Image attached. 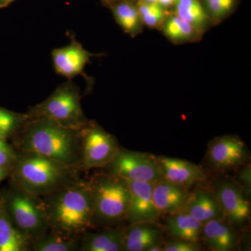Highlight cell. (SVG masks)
<instances>
[{"label": "cell", "mask_w": 251, "mask_h": 251, "mask_svg": "<svg viewBox=\"0 0 251 251\" xmlns=\"http://www.w3.org/2000/svg\"><path fill=\"white\" fill-rule=\"evenodd\" d=\"M9 217L20 232L33 241L45 235L50 228L40 198L18 188L8 201Z\"/></svg>", "instance_id": "obj_5"}, {"label": "cell", "mask_w": 251, "mask_h": 251, "mask_svg": "<svg viewBox=\"0 0 251 251\" xmlns=\"http://www.w3.org/2000/svg\"><path fill=\"white\" fill-rule=\"evenodd\" d=\"M18 120L11 112L0 108V136L5 138L14 130Z\"/></svg>", "instance_id": "obj_28"}, {"label": "cell", "mask_w": 251, "mask_h": 251, "mask_svg": "<svg viewBox=\"0 0 251 251\" xmlns=\"http://www.w3.org/2000/svg\"><path fill=\"white\" fill-rule=\"evenodd\" d=\"M9 1V0H0V3L4 2V1Z\"/></svg>", "instance_id": "obj_34"}, {"label": "cell", "mask_w": 251, "mask_h": 251, "mask_svg": "<svg viewBox=\"0 0 251 251\" xmlns=\"http://www.w3.org/2000/svg\"><path fill=\"white\" fill-rule=\"evenodd\" d=\"M166 18V9L158 4L155 9L141 17L140 19L143 25L151 29H157L162 27Z\"/></svg>", "instance_id": "obj_26"}, {"label": "cell", "mask_w": 251, "mask_h": 251, "mask_svg": "<svg viewBox=\"0 0 251 251\" xmlns=\"http://www.w3.org/2000/svg\"><path fill=\"white\" fill-rule=\"evenodd\" d=\"M249 156V149L242 139L236 135H226L211 140L206 156L211 168L227 171L245 165Z\"/></svg>", "instance_id": "obj_10"}, {"label": "cell", "mask_w": 251, "mask_h": 251, "mask_svg": "<svg viewBox=\"0 0 251 251\" xmlns=\"http://www.w3.org/2000/svg\"><path fill=\"white\" fill-rule=\"evenodd\" d=\"M15 178L18 187L38 196L53 193L80 179V168L68 166L34 153L23 152L16 159Z\"/></svg>", "instance_id": "obj_3"}, {"label": "cell", "mask_w": 251, "mask_h": 251, "mask_svg": "<svg viewBox=\"0 0 251 251\" xmlns=\"http://www.w3.org/2000/svg\"><path fill=\"white\" fill-rule=\"evenodd\" d=\"M189 195L188 188L166 180L153 184V202L161 215H169L185 210Z\"/></svg>", "instance_id": "obj_13"}, {"label": "cell", "mask_w": 251, "mask_h": 251, "mask_svg": "<svg viewBox=\"0 0 251 251\" xmlns=\"http://www.w3.org/2000/svg\"><path fill=\"white\" fill-rule=\"evenodd\" d=\"M185 210L202 224L212 220L226 219L212 191L202 186L190 193Z\"/></svg>", "instance_id": "obj_16"}, {"label": "cell", "mask_w": 251, "mask_h": 251, "mask_svg": "<svg viewBox=\"0 0 251 251\" xmlns=\"http://www.w3.org/2000/svg\"><path fill=\"white\" fill-rule=\"evenodd\" d=\"M6 173V167L0 166V181L4 177Z\"/></svg>", "instance_id": "obj_32"}, {"label": "cell", "mask_w": 251, "mask_h": 251, "mask_svg": "<svg viewBox=\"0 0 251 251\" xmlns=\"http://www.w3.org/2000/svg\"><path fill=\"white\" fill-rule=\"evenodd\" d=\"M90 181L94 202L91 228L118 227L126 221L129 204L128 182L109 173L97 175Z\"/></svg>", "instance_id": "obj_4"}, {"label": "cell", "mask_w": 251, "mask_h": 251, "mask_svg": "<svg viewBox=\"0 0 251 251\" xmlns=\"http://www.w3.org/2000/svg\"><path fill=\"white\" fill-rule=\"evenodd\" d=\"M80 130L65 128L45 117H38L23 131V152L36 153L82 169Z\"/></svg>", "instance_id": "obj_2"}, {"label": "cell", "mask_w": 251, "mask_h": 251, "mask_svg": "<svg viewBox=\"0 0 251 251\" xmlns=\"http://www.w3.org/2000/svg\"><path fill=\"white\" fill-rule=\"evenodd\" d=\"M82 170L105 168L120 147L115 136L97 125H86L80 130Z\"/></svg>", "instance_id": "obj_8"}, {"label": "cell", "mask_w": 251, "mask_h": 251, "mask_svg": "<svg viewBox=\"0 0 251 251\" xmlns=\"http://www.w3.org/2000/svg\"><path fill=\"white\" fill-rule=\"evenodd\" d=\"M165 227L166 232L175 239L198 242L202 234L203 224L184 210L169 214Z\"/></svg>", "instance_id": "obj_19"}, {"label": "cell", "mask_w": 251, "mask_h": 251, "mask_svg": "<svg viewBox=\"0 0 251 251\" xmlns=\"http://www.w3.org/2000/svg\"><path fill=\"white\" fill-rule=\"evenodd\" d=\"M16 159L11 148L5 142L4 138L0 136V166L6 167Z\"/></svg>", "instance_id": "obj_30"}, {"label": "cell", "mask_w": 251, "mask_h": 251, "mask_svg": "<svg viewBox=\"0 0 251 251\" xmlns=\"http://www.w3.org/2000/svg\"><path fill=\"white\" fill-rule=\"evenodd\" d=\"M212 24L221 23L232 13L237 0H200Z\"/></svg>", "instance_id": "obj_25"}, {"label": "cell", "mask_w": 251, "mask_h": 251, "mask_svg": "<svg viewBox=\"0 0 251 251\" xmlns=\"http://www.w3.org/2000/svg\"><path fill=\"white\" fill-rule=\"evenodd\" d=\"M175 1H176V0H158V3L161 7L166 10L168 8L173 7Z\"/></svg>", "instance_id": "obj_31"}, {"label": "cell", "mask_w": 251, "mask_h": 251, "mask_svg": "<svg viewBox=\"0 0 251 251\" xmlns=\"http://www.w3.org/2000/svg\"><path fill=\"white\" fill-rule=\"evenodd\" d=\"M174 14L204 34L212 24L200 0H176Z\"/></svg>", "instance_id": "obj_22"}, {"label": "cell", "mask_w": 251, "mask_h": 251, "mask_svg": "<svg viewBox=\"0 0 251 251\" xmlns=\"http://www.w3.org/2000/svg\"><path fill=\"white\" fill-rule=\"evenodd\" d=\"M39 198L50 230L79 237L91 228L94 202L90 181L78 179Z\"/></svg>", "instance_id": "obj_1"}, {"label": "cell", "mask_w": 251, "mask_h": 251, "mask_svg": "<svg viewBox=\"0 0 251 251\" xmlns=\"http://www.w3.org/2000/svg\"><path fill=\"white\" fill-rule=\"evenodd\" d=\"M140 1H145V2L147 3H158V0H140Z\"/></svg>", "instance_id": "obj_33"}, {"label": "cell", "mask_w": 251, "mask_h": 251, "mask_svg": "<svg viewBox=\"0 0 251 251\" xmlns=\"http://www.w3.org/2000/svg\"><path fill=\"white\" fill-rule=\"evenodd\" d=\"M163 230L156 223L129 225L124 229L123 251H148L150 247L163 243Z\"/></svg>", "instance_id": "obj_14"}, {"label": "cell", "mask_w": 251, "mask_h": 251, "mask_svg": "<svg viewBox=\"0 0 251 251\" xmlns=\"http://www.w3.org/2000/svg\"><path fill=\"white\" fill-rule=\"evenodd\" d=\"M113 14L119 25L126 34L135 36L143 31V25L136 5L129 1L119 3L114 6Z\"/></svg>", "instance_id": "obj_24"}, {"label": "cell", "mask_w": 251, "mask_h": 251, "mask_svg": "<svg viewBox=\"0 0 251 251\" xmlns=\"http://www.w3.org/2000/svg\"><path fill=\"white\" fill-rule=\"evenodd\" d=\"M155 158L163 179L173 184L188 188L203 182L207 178L205 171L191 162L164 156H155Z\"/></svg>", "instance_id": "obj_12"}, {"label": "cell", "mask_w": 251, "mask_h": 251, "mask_svg": "<svg viewBox=\"0 0 251 251\" xmlns=\"http://www.w3.org/2000/svg\"><path fill=\"white\" fill-rule=\"evenodd\" d=\"M127 182L130 189V202L126 221L129 225L138 223H156L161 214L153 202L152 183L147 181Z\"/></svg>", "instance_id": "obj_11"}, {"label": "cell", "mask_w": 251, "mask_h": 251, "mask_svg": "<svg viewBox=\"0 0 251 251\" xmlns=\"http://www.w3.org/2000/svg\"><path fill=\"white\" fill-rule=\"evenodd\" d=\"M31 241L11 221L7 213L0 211V251H31Z\"/></svg>", "instance_id": "obj_20"}, {"label": "cell", "mask_w": 251, "mask_h": 251, "mask_svg": "<svg viewBox=\"0 0 251 251\" xmlns=\"http://www.w3.org/2000/svg\"><path fill=\"white\" fill-rule=\"evenodd\" d=\"M52 55L56 72L67 77H75L82 73L91 57L90 52L77 42L54 50Z\"/></svg>", "instance_id": "obj_15"}, {"label": "cell", "mask_w": 251, "mask_h": 251, "mask_svg": "<svg viewBox=\"0 0 251 251\" xmlns=\"http://www.w3.org/2000/svg\"><path fill=\"white\" fill-rule=\"evenodd\" d=\"M202 247L198 242H189L183 239H175L163 243V251H201Z\"/></svg>", "instance_id": "obj_27"}, {"label": "cell", "mask_w": 251, "mask_h": 251, "mask_svg": "<svg viewBox=\"0 0 251 251\" xmlns=\"http://www.w3.org/2000/svg\"><path fill=\"white\" fill-rule=\"evenodd\" d=\"M105 168L110 174L127 181H147L154 184L164 180L155 156L139 151L120 148Z\"/></svg>", "instance_id": "obj_7"}, {"label": "cell", "mask_w": 251, "mask_h": 251, "mask_svg": "<svg viewBox=\"0 0 251 251\" xmlns=\"http://www.w3.org/2000/svg\"><path fill=\"white\" fill-rule=\"evenodd\" d=\"M36 110L38 117H45L70 129L80 130L87 125L80 95L70 84L59 87Z\"/></svg>", "instance_id": "obj_6"}, {"label": "cell", "mask_w": 251, "mask_h": 251, "mask_svg": "<svg viewBox=\"0 0 251 251\" xmlns=\"http://www.w3.org/2000/svg\"><path fill=\"white\" fill-rule=\"evenodd\" d=\"M225 218L232 226L243 228L250 221V202L244 190L233 178L216 180L211 188Z\"/></svg>", "instance_id": "obj_9"}, {"label": "cell", "mask_w": 251, "mask_h": 251, "mask_svg": "<svg viewBox=\"0 0 251 251\" xmlns=\"http://www.w3.org/2000/svg\"><path fill=\"white\" fill-rule=\"evenodd\" d=\"M31 250L34 251H80L79 237H69L57 232H48L31 243Z\"/></svg>", "instance_id": "obj_23"}, {"label": "cell", "mask_w": 251, "mask_h": 251, "mask_svg": "<svg viewBox=\"0 0 251 251\" xmlns=\"http://www.w3.org/2000/svg\"><path fill=\"white\" fill-rule=\"evenodd\" d=\"M244 190L247 198L250 196L251 192V168L247 164L242 170L238 172L236 177L233 178Z\"/></svg>", "instance_id": "obj_29"}, {"label": "cell", "mask_w": 251, "mask_h": 251, "mask_svg": "<svg viewBox=\"0 0 251 251\" xmlns=\"http://www.w3.org/2000/svg\"><path fill=\"white\" fill-rule=\"evenodd\" d=\"M201 237L214 251H233L239 244L237 229L226 219L212 220L203 224Z\"/></svg>", "instance_id": "obj_17"}, {"label": "cell", "mask_w": 251, "mask_h": 251, "mask_svg": "<svg viewBox=\"0 0 251 251\" xmlns=\"http://www.w3.org/2000/svg\"><path fill=\"white\" fill-rule=\"evenodd\" d=\"M81 251H123L124 229L103 227L91 232L87 229L79 237Z\"/></svg>", "instance_id": "obj_18"}, {"label": "cell", "mask_w": 251, "mask_h": 251, "mask_svg": "<svg viewBox=\"0 0 251 251\" xmlns=\"http://www.w3.org/2000/svg\"><path fill=\"white\" fill-rule=\"evenodd\" d=\"M161 28L163 35L174 44L198 41L203 35L201 31L175 14L167 16Z\"/></svg>", "instance_id": "obj_21"}]
</instances>
